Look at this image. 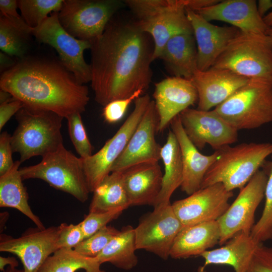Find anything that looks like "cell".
Returning <instances> with one entry per match:
<instances>
[{"label": "cell", "mask_w": 272, "mask_h": 272, "mask_svg": "<svg viewBox=\"0 0 272 272\" xmlns=\"http://www.w3.org/2000/svg\"><path fill=\"white\" fill-rule=\"evenodd\" d=\"M170 125L181 151L183 165L181 189L189 195L200 189L204 177L217 159L218 152L215 151L210 155L200 153L186 134L179 115L172 119Z\"/></svg>", "instance_id": "22"}, {"label": "cell", "mask_w": 272, "mask_h": 272, "mask_svg": "<svg viewBox=\"0 0 272 272\" xmlns=\"http://www.w3.org/2000/svg\"><path fill=\"white\" fill-rule=\"evenodd\" d=\"M11 135L6 131L0 135V176L8 171L14 165Z\"/></svg>", "instance_id": "41"}, {"label": "cell", "mask_w": 272, "mask_h": 272, "mask_svg": "<svg viewBox=\"0 0 272 272\" xmlns=\"http://www.w3.org/2000/svg\"><path fill=\"white\" fill-rule=\"evenodd\" d=\"M59 232L57 240L58 248L74 249L85 239L79 224L62 223L58 226Z\"/></svg>", "instance_id": "39"}, {"label": "cell", "mask_w": 272, "mask_h": 272, "mask_svg": "<svg viewBox=\"0 0 272 272\" xmlns=\"http://www.w3.org/2000/svg\"><path fill=\"white\" fill-rule=\"evenodd\" d=\"M217 159L203 179L201 188L222 183L225 188L242 189L272 154L271 143H244L217 150Z\"/></svg>", "instance_id": "4"}, {"label": "cell", "mask_w": 272, "mask_h": 272, "mask_svg": "<svg viewBox=\"0 0 272 272\" xmlns=\"http://www.w3.org/2000/svg\"><path fill=\"white\" fill-rule=\"evenodd\" d=\"M263 20L268 28H272V11L263 18Z\"/></svg>", "instance_id": "49"}, {"label": "cell", "mask_w": 272, "mask_h": 272, "mask_svg": "<svg viewBox=\"0 0 272 272\" xmlns=\"http://www.w3.org/2000/svg\"><path fill=\"white\" fill-rule=\"evenodd\" d=\"M66 119L71 140L80 157L86 159L92 156L93 147L88 138L81 113H73Z\"/></svg>", "instance_id": "36"}, {"label": "cell", "mask_w": 272, "mask_h": 272, "mask_svg": "<svg viewBox=\"0 0 272 272\" xmlns=\"http://www.w3.org/2000/svg\"><path fill=\"white\" fill-rule=\"evenodd\" d=\"M17 8L18 1L0 0L1 15L6 17L18 27L31 32L32 28L27 25L21 15L18 14Z\"/></svg>", "instance_id": "42"}, {"label": "cell", "mask_w": 272, "mask_h": 272, "mask_svg": "<svg viewBox=\"0 0 272 272\" xmlns=\"http://www.w3.org/2000/svg\"><path fill=\"white\" fill-rule=\"evenodd\" d=\"M233 191L219 183L200 188L187 197L175 201L173 210L183 227L217 221L230 206Z\"/></svg>", "instance_id": "16"}, {"label": "cell", "mask_w": 272, "mask_h": 272, "mask_svg": "<svg viewBox=\"0 0 272 272\" xmlns=\"http://www.w3.org/2000/svg\"><path fill=\"white\" fill-rule=\"evenodd\" d=\"M267 180L265 172L262 169L257 171L217 220L220 229V245L239 233L250 234L256 210L264 196Z\"/></svg>", "instance_id": "13"}, {"label": "cell", "mask_w": 272, "mask_h": 272, "mask_svg": "<svg viewBox=\"0 0 272 272\" xmlns=\"http://www.w3.org/2000/svg\"><path fill=\"white\" fill-rule=\"evenodd\" d=\"M220 238L217 221L183 227L174 241L170 257L180 259L199 256L218 243Z\"/></svg>", "instance_id": "26"}, {"label": "cell", "mask_w": 272, "mask_h": 272, "mask_svg": "<svg viewBox=\"0 0 272 272\" xmlns=\"http://www.w3.org/2000/svg\"><path fill=\"white\" fill-rule=\"evenodd\" d=\"M124 3L139 28L153 40V61L158 59L171 37L193 32L186 14L184 0H125Z\"/></svg>", "instance_id": "5"}, {"label": "cell", "mask_w": 272, "mask_h": 272, "mask_svg": "<svg viewBox=\"0 0 272 272\" xmlns=\"http://www.w3.org/2000/svg\"><path fill=\"white\" fill-rule=\"evenodd\" d=\"M120 171L130 206L153 207L162 185L163 174L158 161L137 164Z\"/></svg>", "instance_id": "23"}, {"label": "cell", "mask_w": 272, "mask_h": 272, "mask_svg": "<svg viewBox=\"0 0 272 272\" xmlns=\"http://www.w3.org/2000/svg\"><path fill=\"white\" fill-rule=\"evenodd\" d=\"M218 0H184L185 8L197 11L218 3Z\"/></svg>", "instance_id": "44"}, {"label": "cell", "mask_w": 272, "mask_h": 272, "mask_svg": "<svg viewBox=\"0 0 272 272\" xmlns=\"http://www.w3.org/2000/svg\"><path fill=\"white\" fill-rule=\"evenodd\" d=\"M136 250L134 228L127 225L122 228L96 257L101 264L109 262L118 268L129 270L138 264Z\"/></svg>", "instance_id": "29"}, {"label": "cell", "mask_w": 272, "mask_h": 272, "mask_svg": "<svg viewBox=\"0 0 272 272\" xmlns=\"http://www.w3.org/2000/svg\"><path fill=\"white\" fill-rule=\"evenodd\" d=\"M64 0H19L18 8L21 16L32 29L36 28L48 17L49 14L58 12Z\"/></svg>", "instance_id": "34"}, {"label": "cell", "mask_w": 272, "mask_h": 272, "mask_svg": "<svg viewBox=\"0 0 272 272\" xmlns=\"http://www.w3.org/2000/svg\"><path fill=\"white\" fill-rule=\"evenodd\" d=\"M3 272H24V270L17 269L15 267L8 266Z\"/></svg>", "instance_id": "50"}, {"label": "cell", "mask_w": 272, "mask_h": 272, "mask_svg": "<svg viewBox=\"0 0 272 272\" xmlns=\"http://www.w3.org/2000/svg\"><path fill=\"white\" fill-rule=\"evenodd\" d=\"M59 232L58 226H51L29 229L18 238L1 234L0 251L17 255L24 272H37L46 259L58 249Z\"/></svg>", "instance_id": "15"}, {"label": "cell", "mask_w": 272, "mask_h": 272, "mask_svg": "<svg viewBox=\"0 0 272 272\" xmlns=\"http://www.w3.org/2000/svg\"><path fill=\"white\" fill-rule=\"evenodd\" d=\"M271 155V160H265L261 167L267 176L263 211L250 232L251 237L259 244L272 239V154Z\"/></svg>", "instance_id": "33"}, {"label": "cell", "mask_w": 272, "mask_h": 272, "mask_svg": "<svg viewBox=\"0 0 272 272\" xmlns=\"http://www.w3.org/2000/svg\"><path fill=\"white\" fill-rule=\"evenodd\" d=\"M19 265V262L14 257L0 256V270L4 271L7 265L17 267Z\"/></svg>", "instance_id": "47"}, {"label": "cell", "mask_w": 272, "mask_h": 272, "mask_svg": "<svg viewBox=\"0 0 272 272\" xmlns=\"http://www.w3.org/2000/svg\"><path fill=\"white\" fill-rule=\"evenodd\" d=\"M226 245L213 250H208L199 256L205 259L197 272H206L211 264L227 265L235 272H246L251 258L258 245L250 234L240 232L228 241Z\"/></svg>", "instance_id": "25"}, {"label": "cell", "mask_w": 272, "mask_h": 272, "mask_svg": "<svg viewBox=\"0 0 272 272\" xmlns=\"http://www.w3.org/2000/svg\"><path fill=\"white\" fill-rule=\"evenodd\" d=\"M266 34L268 35L272 39V28H269L267 31Z\"/></svg>", "instance_id": "51"}, {"label": "cell", "mask_w": 272, "mask_h": 272, "mask_svg": "<svg viewBox=\"0 0 272 272\" xmlns=\"http://www.w3.org/2000/svg\"><path fill=\"white\" fill-rule=\"evenodd\" d=\"M161 159L164 165L161 191L153 206L170 203L175 190L183 180V165L181 151L178 141L172 131L169 130L166 142L162 147Z\"/></svg>", "instance_id": "28"}, {"label": "cell", "mask_w": 272, "mask_h": 272, "mask_svg": "<svg viewBox=\"0 0 272 272\" xmlns=\"http://www.w3.org/2000/svg\"><path fill=\"white\" fill-rule=\"evenodd\" d=\"M124 210L118 209L106 212H89L79 223L85 237L87 238L107 226V224L118 217Z\"/></svg>", "instance_id": "37"}, {"label": "cell", "mask_w": 272, "mask_h": 272, "mask_svg": "<svg viewBox=\"0 0 272 272\" xmlns=\"http://www.w3.org/2000/svg\"><path fill=\"white\" fill-rule=\"evenodd\" d=\"M23 180L41 179L54 188L67 193L84 202L90 192L82 159L62 146L42 157L38 164L20 168Z\"/></svg>", "instance_id": "8"}, {"label": "cell", "mask_w": 272, "mask_h": 272, "mask_svg": "<svg viewBox=\"0 0 272 272\" xmlns=\"http://www.w3.org/2000/svg\"><path fill=\"white\" fill-rule=\"evenodd\" d=\"M153 96L159 117L157 132H162L173 118L198 101L192 81L174 76L156 83Z\"/></svg>", "instance_id": "18"}, {"label": "cell", "mask_w": 272, "mask_h": 272, "mask_svg": "<svg viewBox=\"0 0 272 272\" xmlns=\"http://www.w3.org/2000/svg\"><path fill=\"white\" fill-rule=\"evenodd\" d=\"M246 272H272V247L259 244L251 258Z\"/></svg>", "instance_id": "40"}, {"label": "cell", "mask_w": 272, "mask_h": 272, "mask_svg": "<svg viewBox=\"0 0 272 272\" xmlns=\"http://www.w3.org/2000/svg\"><path fill=\"white\" fill-rule=\"evenodd\" d=\"M151 100L148 94L136 99L132 112L114 135L95 154L81 158L90 192L111 173L112 166L124 150Z\"/></svg>", "instance_id": "10"}, {"label": "cell", "mask_w": 272, "mask_h": 272, "mask_svg": "<svg viewBox=\"0 0 272 272\" xmlns=\"http://www.w3.org/2000/svg\"><path fill=\"white\" fill-rule=\"evenodd\" d=\"M21 101L13 98L10 100L0 104V130L9 119L24 106Z\"/></svg>", "instance_id": "43"}, {"label": "cell", "mask_w": 272, "mask_h": 272, "mask_svg": "<svg viewBox=\"0 0 272 272\" xmlns=\"http://www.w3.org/2000/svg\"><path fill=\"white\" fill-rule=\"evenodd\" d=\"M179 117L186 134L198 150L209 145L217 151L238 141V130L214 109L205 111L190 107L183 111Z\"/></svg>", "instance_id": "14"}, {"label": "cell", "mask_w": 272, "mask_h": 272, "mask_svg": "<svg viewBox=\"0 0 272 272\" xmlns=\"http://www.w3.org/2000/svg\"><path fill=\"white\" fill-rule=\"evenodd\" d=\"M18 125L11 135L13 153L22 163L37 156L42 157L62 146L61 128L63 117L50 111L24 106L16 113Z\"/></svg>", "instance_id": "3"}, {"label": "cell", "mask_w": 272, "mask_h": 272, "mask_svg": "<svg viewBox=\"0 0 272 272\" xmlns=\"http://www.w3.org/2000/svg\"><path fill=\"white\" fill-rule=\"evenodd\" d=\"M13 98L12 96L8 92L3 90L0 91V104L7 102Z\"/></svg>", "instance_id": "48"}, {"label": "cell", "mask_w": 272, "mask_h": 272, "mask_svg": "<svg viewBox=\"0 0 272 272\" xmlns=\"http://www.w3.org/2000/svg\"><path fill=\"white\" fill-rule=\"evenodd\" d=\"M115 15L102 34L91 42L90 49L91 87L95 101L103 107L138 90L145 92L152 77L151 37L135 20Z\"/></svg>", "instance_id": "1"}, {"label": "cell", "mask_w": 272, "mask_h": 272, "mask_svg": "<svg viewBox=\"0 0 272 272\" xmlns=\"http://www.w3.org/2000/svg\"><path fill=\"white\" fill-rule=\"evenodd\" d=\"M145 93L139 90L131 96L124 99L112 101L104 106L102 115L104 120L109 123H114L121 119L128 106L133 101Z\"/></svg>", "instance_id": "38"}, {"label": "cell", "mask_w": 272, "mask_h": 272, "mask_svg": "<svg viewBox=\"0 0 272 272\" xmlns=\"http://www.w3.org/2000/svg\"><path fill=\"white\" fill-rule=\"evenodd\" d=\"M256 3L255 0L220 1L196 12L209 22L223 21L242 32L266 34L269 28L259 15Z\"/></svg>", "instance_id": "21"}, {"label": "cell", "mask_w": 272, "mask_h": 272, "mask_svg": "<svg viewBox=\"0 0 272 272\" xmlns=\"http://www.w3.org/2000/svg\"><path fill=\"white\" fill-rule=\"evenodd\" d=\"M183 228L171 203L157 206L152 212L140 218L134 228L137 248L167 259L174 241Z\"/></svg>", "instance_id": "12"}, {"label": "cell", "mask_w": 272, "mask_h": 272, "mask_svg": "<svg viewBox=\"0 0 272 272\" xmlns=\"http://www.w3.org/2000/svg\"><path fill=\"white\" fill-rule=\"evenodd\" d=\"M10 56L2 51L0 52V68L1 71L3 73L10 69L16 63Z\"/></svg>", "instance_id": "45"}, {"label": "cell", "mask_w": 272, "mask_h": 272, "mask_svg": "<svg viewBox=\"0 0 272 272\" xmlns=\"http://www.w3.org/2000/svg\"><path fill=\"white\" fill-rule=\"evenodd\" d=\"M119 231L112 226H107L84 239L74 249L85 256L97 257Z\"/></svg>", "instance_id": "35"}, {"label": "cell", "mask_w": 272, "mask_h": 272, "mask_svg": "<svg viewBox=\"0 0 272 272\" xmlns=\"http://www.w3.org/2000/svg\"><path fill=\"white\" fill-rule=\"evenodd\" d=\"M215 111L233 127L251 129L272 122V83L249 79Z\"/></svg>", "instance_id": "7"}, {"label": "cell", "mask_w": 272, "mask_h": 272, "mask_svg": "<svg viewBox=\"0 0 272 272\" xmlns=\"http://www.w3.org/2000/svg\"><path fill=\"white\" fill-rule=\"evenodd\" d=\"M249 79L224 69L211 67L195 73L191 78L198 95L197 109L210 110L216 107Z\"/></svg>", "instance_id": "20"}, {"label": "cell", "mask_w": 272, "mask_h": 272, "mask_svg": "<svg viewBox=\"0 0 272 272\" xmlns=\"http://www.w3.org/2000/svg\"><path fill=\"white\" fill-rule=\"evenodd\" d=\"M31 32L22 29L6 17H0V48L10 56L21 59L28 49V40Z\"/></svg>", "instance_id": "32"}, {"label": "cell", "mask_w": 272, "mask_h": 272, "mask_svg": "<svg viewBox=\"0 0 272 272\" xmlns=\"http://www.w3.org/2000/svg\"><path fill=\"white\" fill-rule=\"evenodd\" d=\"M20 160L0 176V207L14 208L30 219L40 229L45 228L39 218L32 211L28 203V194L22 182L20 172Z\"/></svg>", "instance_id": "27"}, {"label": "cell", "mask_w": 272, "mask_h": 272, "mask_svg": "<svg viewBox=\"0 0 272 272\" xmlns=\"http://www.w3.org/2000/svg\"><path fill=\"white\" fill-rule=\"evenodd\" d=\"M125 7L124 1L120 0H64L57 15L69 34L91 42L102 34L110 20Z\"/></svg>", "instance_id": "9"}, {"label": "cell", "mask_w": 272, "mask_h": 272, "mask_svg": "<svg viewBox=\"0 0 272 272\" xmlns=\"http://www.w3.org/2000/svg\"><path fill=\"white\" fill-rule=\"evenodd\" d=\"M158 59L174 77L191 79L198 70L197 48L193 32L171 37L163 47Z\"/></svg>", "instance_id": "24"}, {"label": "cell", "mask_w": 272, "mask_h": 272, "mask_svg": "<svg viewBox=\"0 0 272 272\" xmlns=\"http://www.w3.org/2000/svg\"><path fill=\"white\" fill-rule=\"evenodd\" d=\"M256 4L258 14L262 18L266 15V13L272 8V0H259Z\"/></svg>", "instance_id": "46"}, {"label": "cell", "mask_w": 272, "mask_h": 272, "mask_svg": "<svg viewBox=\"0 0 272 272\" xmlns=\"http://www.w3.org/2000/svg\"><path fill=\"white\" fill-rule=\"evenodd\" d=\"M93 193L89 212L102 213L118 209L125 210L130 206L120 171L111 172Z\"/></svg>", "instance_id": "30"}, {"label": "cell", "mask_w": 272, "mask_h": 272, "mask_svg": "<svg viewBox=\"0 0 272 272\" xmlns=\"http://www.w3.org/2000/svg\"><path fill=\"white\" fill-rule=\"evenodd\" d=\"M212 67L272 83V39L266 34L239 30Z\"/></svg>", "instance_id": "6"}, {"label": "cell", "mask_w": 272, "mask_h": 272, "mask_svg": "<svg viewBox=\"0 0 272 272\" xmlns=\"http://www.w3.org/2000/svg\"><path fill=\"white\" fill-rule=\"evenodd\" d=\"M1 90L32 108L53 112L63 118L85 111L88 88L80 84L61 62L24 57L2 73Z\"/></svg>", "instance_id": "2"}, {"label": "cell", "mask_w": 272, "mask_h": 272, "mask_svg": "<svg viewBox=\"0 0 272 272\" xmlns=\"http://www.w3.org/2000/svg\"><path fill=\"white\" fill-rule=\"evenodd\" d=\"M185 10L196 42L197 69L207 70L239 30L233 26L214 25L197 12L188 8Z\"/></svg>", "instance_id": "19"}, {"label": "cell", "mask_w": 272, "mask_h": 272, "mask_svg": "<svg viewBox=\"0 0 272 272\" xmlns=\"http://www.w3.org/2000/svg\"><path fill=\"white\" fill-rule=\"evenodd\" d=\"M158 124L157 111L154 100H151L126 147L112 166L111 172L161 159L162 147L155 138Z\"/></svg>", "instance_id": "17"}, {"label": "cell", "mask_w": 272, "mask_h": 272, "mask_svg": "<svg viewBox=\"0 0 272 272\" xmlns=\"http://www.w3.org/2000/svg\"><path fill=\"white\" fill-rule=\"evenodd\" d=\"M53 12L31 34L39 42L52 47L58 53L61 64L81 84L91 82V70L84 56L85 50L90 49L91 42L75 38L60 24L57 15Z\"/></svg>", "instance_id": "11"}, {"label": "cell", "mask_w": 272, "mask_h": 272, "mask_svg": "<svg viewBox=\"0 0 272 272\" xmlns=\"http://www.w3.org/2000/svg\"><path fill=\"white\" fill-rule=\"evenodd\" d=\"M100 265L96 257L82 255L74 249L60 248L46 259L37 272H76L80 269L85 272H105Z\"/></svg>", "instance_id": "31"}]
</instances>
